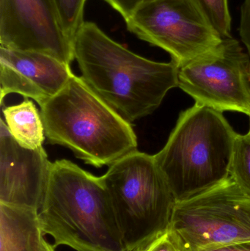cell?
Wrapping results in <instances>:
<instances>
[{"label":"cell","instance_id":"cell-1","mask_svg":"<svg viewBox=\"0 0 250 251\" xmlns=\"http://www.w3.org/2000/svg\"><path fill=\"white\" fill-rule=\"evenodd\" d=\"M82 79L104 102L132 124L154 113L179 86V66L135 54L96 24L85 22L73 40Z\"/></svg>","mask_w":250,"mask_h":251},{"label":"cell","instance_id":"cell-2","mask_svg":"<svg viewBox=\"0 0 250 251\" xmlns=\"http://www.w3.org/2000/svg\"><path fill=\"white\" fill-rule=\"evenodd\" d=\"M38 217L43 234L54 238V249L127 251L101 176L67 159L51 164Z\"/></svg>","mask_w":250,"mask_h":251},{"label":"cell","instance_id":"cell-3","mask_svg":"<svg viewBox=\"0 0 250 251\" xmlns=\"http://www.w3.org/2000/svg\"><path fill=\"white\" fill-rule=\"evenodd\" d=\"M40 107L48 141L67 148L88 165L110 166L137 150L132 124L74 74Z\"/></svg>","mask_w":250,"mask_h":251},{"label":"cell","instance_id":"cell-4","mask_svg":"<svg viewBox=\"0 0 250 251\" xmlns=\"http://www.w3.org/2000/svg\"><path fill=\"white\" fill-rule=\"evenodd\" d=\"M237 134L222 112L204 104L181 113L165 146L154 155L176 201L230 178Z\"/></svg>","mask_w":250,"mask_h":251},{"label":"cell","instance_id":"cell-5","mask_svg":"<svg viewBox=\"0 0 250 251\" xmlns=\"http://www.w3.org/2000/svg\"><path fill=\"white\" fill-rule=\"evenodd\" d=\"M127 251H142L170 227L176 201L154 155L136 150L101 176Z\"/></svg>","mask_w":250,"mask_h":251},{"label":"cell","instance_id":"cell-6","mask_svg":"<svg viewBox=\"0 0 250 251\" xmlns=\"http://www.w3.org/2000/svg\"><path fill=\"white\" fill-rule=\"evenodd\" d=\"M170 228L186 251H210L250 241V197L231 178L176 201Z\"/></svg>","mask_w":250,"mask_h":251},{"label":"cell","instance_id":"cell-7","mask_svg":"<svg viewBox=\"0 0 250 251\" xmlns=\"http://www.w3.org/2000/svg\"><path fill=\"white\" fill-rule=\"evenodd\" d=\"M178 79L196 103L250 116V57L233 37L179 66Z\"/></svg>","mask_w":250,"mask_h":251},{"label":"cell","instance_id":"cell-8","mask_svg":"<svg viewBox=\"0 0 250 251\" xmlns=\"http://www.w3.org/2000/svg\"><path fill=\"white\" fill-rule=\"evenodd\" d=\"M139 39L168 52L182 66L215 48L223 38L194 0H154L126 21Z\"/></svg>","mask_w":250,"mask_h":251},{"label":"cell","instance_id":"cell-9","mask_svg":"<svg viewBox=\"0 0 250 251\" xmlns=\"http://www.w3.org/2000/svg\"><path fill=\"white\" fill-rule=\"evenodd\" d=\"M0 44L45 53L70 66L73 42L62 28L54 0H0Z\"/></svg>","mask_w":250,"mask_h":251},{"label":"cell","instance_id":"cell-10","mask_svg":"<svg viewBox=\"0 0 250 251\" xmlns=\"http://www.w3.org/2000/svg\"><path fill=\"white\" fill-rule=\"evenodd\" d=\"M51 164L44 147L28 149L0 121V203L39 212Z\"/></svg>","mask_w":250,"mask_h":251},{"label":"cell","instance_id":"cell-11","mask_svg":"<svg viewBox=\"0 0 250 251\" xmlns=\"http://www.w3.org/2000/svg\"><path fill=\"white\" fill-rule=\"evenodd\" d=\"M70 66L45 53L0 47L1 105L6 96L18 94L41 107L73 75Z\"/></svg>","mask_w":250,"mask_h":251},{"label":"cell","instance_id":"cell-12","mask_svg":"<svg viewBox=\"0 0 250 251\" xmlns=\"http://www.w3.org/2000/svg\"><path fill=\"white\" fill-rule=\"evenodd\" d=\"M38 211L0 203V251H44Z\"/></svg>","mask_w":250,"mask_h":251},{"label":"cell","instance_id":"cell-13","mask_svg":"<svg viewBox=\"0 0 250 251\" xmlns=\"http://www.w3.org/2000/svg\"><path fill=\"white\" fill-rule=\"evenodd\" d=\"M2 113L10 134L20 146L28 149L43 147L45 130L33 101L25 99L20 104L4 107Z\"/></svg>","mask_w":250,"mask_h":251},{"label":"cell","instance_id":"cell-14","mask_svg":"<svg viewBox=\"0 0 250 251\" xmlns=\"http://www.w3.org/2000/svg\"><path fill=\"white\" fill-rule=\"evenodd\" d=\"M230 178L250 197V133L237 134L230 165Z\"/></svg>","mask_w":250,"mask_h":251},{"label":"cell","instance_id":"cell-15","mask_svg":"<svg viewBox=\"0 0 250 251\" xmlns=\"http://www.w3.org/2000/svg\"><path fill=\"white\" fill-rule=\"evenodd\" d=\"M211 26L223 38L231 35V16L228 0H194Z\"/></svg>","mask_w":250,"mask_h":251},{"label":"cell","instance_id":"cell-16","mask_svg":"<svg viewBox=\"0 0 250 251\" xmlns=\"http://www.w3.org/2000/svg\"><path fill=\"white\" fill-rule=\"evenodd\" d=\"M87 0H54L62 28L73 42L80 26L83 25L84 10Z\"/></svg>","mask_w":250,"mask_h":251},{"label":"cell","instance_id":"cell-17","mask_svg":"<svg viewBox=\"0 0 250 251\" xmlns=\"http://www.w3.org/2000/svg\"><path fill=\"white\" fill-rule=\"evenodd\" d=\"M142 251H186L177 234L170 229L159 236Z\"/></svg>","mask_w":250,"mask_h":251},{"label":"cell","instance_id":"cell-18","mask_svg":"<svg viewBox=\"0 0 250 251\" xmlns=\"http://www.w3.org/2000/svg\"><path fill=\"white\" fill-rule=\"evenodd\" d=\"M110 4L125 22L129 20L134 13L144 4L154 0H103Z\"/></svg>","mask_w":250,"mask_h":251},{"label":"cell","instance_id":"cell-19","mask_svg":"<svg viewBox=\"0 0 250 251\" xmlns=\"http://www.w3.org/2000/svg\"><path fill=\"white\" fill-rule=\"evenodd\" d=\"M239 34L250 57V0H244L242 4Z\"/></svg>","mask_w":250,"mask_h":251},{"label":"cell","instance_id":"cell-20","mask_svg":"<svg viewBox=\"0 0 250 251\" xmlns=\"http://www.w3.org/2000/svg\"><path fill=\"white\" fill-rule=\"evenodd\" d=\"M210 251H250V241L236 243Z\"/></svg>","mask_w":250,"mask_h":251},{"label":"cell","instance_id":"cell-21","mask_svg":"<svg viewBox=\"0 0 250 251\" xmlns=\"http://www.w3.org/2000/svg\"><path fill=\"white\" fill-rule=\"evenodd\" d=\"M44 251H54V246L50 245L48 242L44 240Z\"/></svg>","mask_w":250,"mask_h":251},{"label":"cell","instance_id":"cell-22","mask_svg":"<svg viewBox=\"0 0 250 251\" xmlns=\"http://www.w3.org/2000/svg\"><path fill=\"white\" fill-rule=\"evenodd\" d=\"M249 133H250V131H249Z\"/></svg>","mask_w":250,"mask_h":251}]
</instances>
